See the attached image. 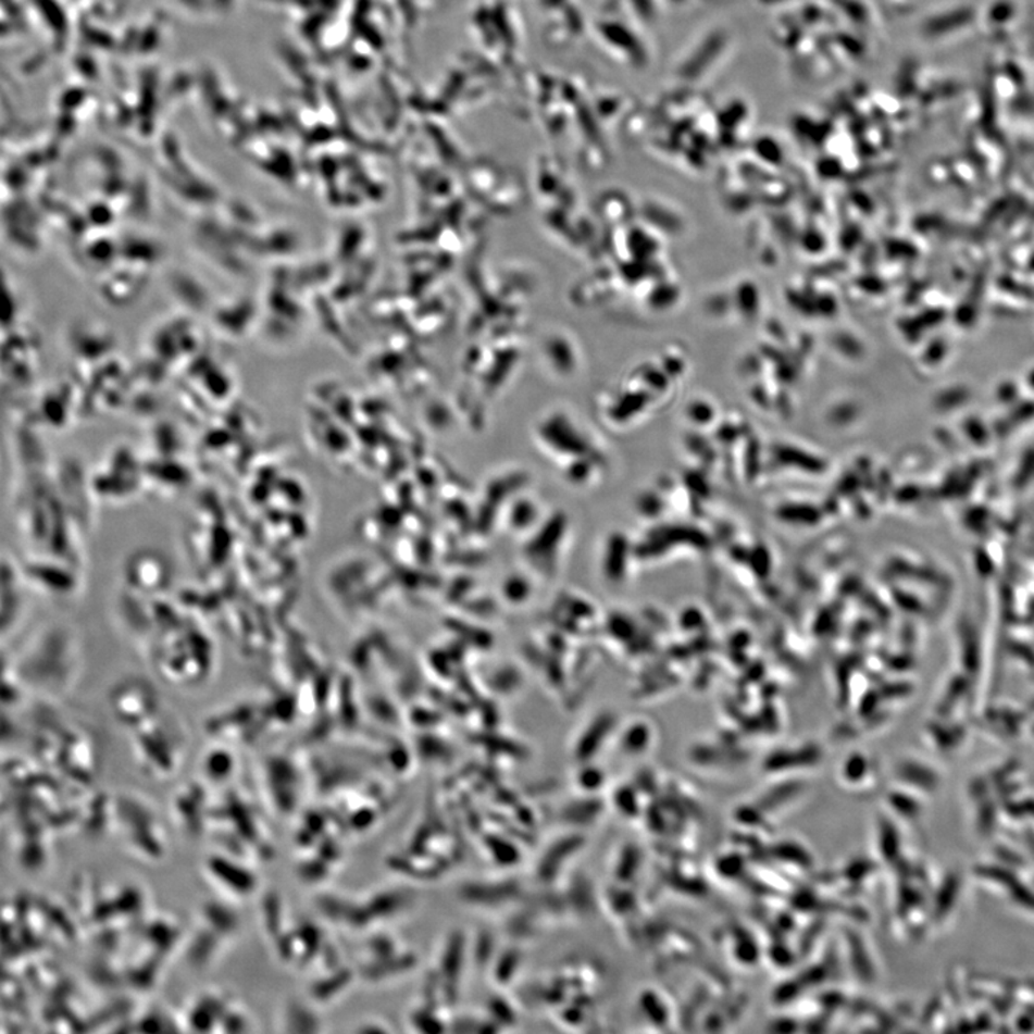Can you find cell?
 I'll use <instances>...</instances> for the list:
<instances>
[{
    "label": "cell",
    "mask_w": 1034,
    "mask_h": 1034,
    "mask_svg": "<svg viewBox=\"0 0 1034 1034\" xmlns=\"http://www.w3.org/2000/svg\"><path fill=\"white\" fill-rule=\"evenodd\" d=\"M205 872L210 880L216 882L219 888L237 898H248L258 888V876L252 871L219 855L205 861Z\"/></svg>",
    "instance_id": "1"
}]
</instances>
